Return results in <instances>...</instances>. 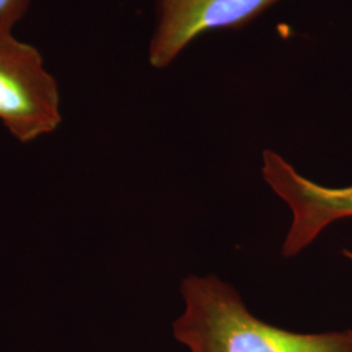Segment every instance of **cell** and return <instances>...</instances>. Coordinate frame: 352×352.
I'll return each mask as SVG.
<instances>
[{"instance_id": "obj_4", "label": "cell", "mask_w": 352, "mask_h": 352, "mask_svg": "<svg viewBox=\"0 0 352 352\" xmlns=\"http://www.w3.org/2000/svg\"><path fill=\"white\" fill-rule=\"evenodd\" d=\"M277 0H157V26L149 62L164 68L197 36L219 28H238Z\"/></svg>"}, {"instance_id": "obj_6", "label": "cell", "mask_w": 352, "mask_h": 352, "mask_svg": "<svg viewBox=\"0 0 352 352\" xmlns=\"http://www.w3.org/2000/svg\"><path fill=\"white\" fill-rule=\"evenodd\" d=\"M343 254L349 258V260H351L352 261V252L351 251H343Z\"/></svg>"}, {"instance_id": "obj_5", "label": "cell", "mask_w": 352, "mask_h": 352, "mask_svg": "<svg viewBox=\"0 0 352 352\" xmlns=\"http://www.w3.org/2000/svg\"><path fill=\"white\" fill-rule=\"evenodd\" d=\"M30 0H0V36L13 34V29L29 11Z\"/></svg>"}, {"instance_id": "obj_2", "label": "cell", "mask_w": 352, "mask_h": 352, "mask_svg": "<svg viewBox=\"0 0 352 352\" xmlns=\"http://www.w3.org/2000/svg\"><path fill=\"white\" fill-rule=\"evenodd\" d=\"M0 123L29 144L62 123L60 91L41 52L13 34L0 36Z\"/></svg>"}, {"instance_id": "obj_1", "label": "cell", "mask_w": 352, "mask_h": 352, "mask_svg": "<svg viewBox=\"0 0 352 352\" xmlns=\"http://www.w3.org/2000/svg\"><path fill=\"white\" fill-rule=\"evenodd\" d=\"M184 311L173 336L189 352H352V329L296 333L252 314L234 286L215 276L184 278Z\"/></svg>"}, {"instance_id": "obj_3", "label": "cell", "mask_w": 352, "mask_h": 352, "mask_svg": "<svg viewBox=\"0 0 352 352\" xmlns=\"http://www.w3.org/2000/svg\"><path fill=\"white\" fill-rule=\"evenodd\" d=\"M263 177L292 214L282 256L292 258L315 241L327 227L352 218V186L330 188L300 175L273 151L263 154Z\"/></svg>"}]
</instances>
